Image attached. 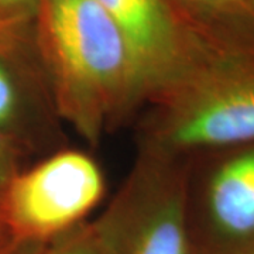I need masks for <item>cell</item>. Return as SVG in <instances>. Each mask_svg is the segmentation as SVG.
I'll return each mask as SVG.
<instances>
[{"label":"cell","mask_w":254,"mask_h":254,"mask_svg":"<svg viewBox=\"0 0 254 254\" xmlns=\"http://www.w3.org/2000/svg\"><path fill=\"white\" fill-rule=\"evenodd\" d=\"M40 0H0V36H17L34 23Z\"/></svg>","instance_id":"obj_10"},{"label":"cell","mask_w":254,"mask_h":254,"mask_svg":"<svg viewBox=\"0 0 254 254\" xmlns=\"http://www.w3.org/2000/svg\"><path fill=\"white\" fill-rule=\"evenodd\" d=\"M63 126L40 58L23 69L0 58V136L47 155L65 147Z\"/></svg>","instance_id":"obj_7"},{"label":"cell","mask_w":254,"mask_h":254,"mask_svg":"<svg viewBox=\"0 0 254 254\" xmlns=\"http://www.w3.org/2000/svg\"><path fill=\"white\" fill-rule=\"evenodd\" d=\"M46 242L17 240L6 254H44Z\"/></svg>","instance_id":"obj_12"},{"label":"cell","mask_w":254,"mask_h":254,"mask_svg":"<svg viewBox=\"0 0 254 254\" xmlns=\"http://www.w3.org/2000/svg\"><path fill=\"white\" fill-rule=\"evenodd\" d=\"M95 1L118 23L134 48L150 98L188 72L208 48L182 23L170 0Z\"/></svg>","instance_id":"obj_6"},{"label":"cell","mask_w":254,"mask_h":254,"mask_svg":"<svg viewBox=\"0 0 254 254\" xmlns=\"http://www.w3.org/2000/svg\"><path fill=\"white\" fill-rule=\"evenodd\" d=\"M36 51L58 116L98 145L145 106L150 86L136 51L95 0H40Z\"/></svg>","instance_id":"obj_1"},{"label":"cell","mask_w":254,"mask_h":254,"mask_svg":"<svg viewBox=\"0 0 254 254\" xmlns=\"http://www.w3.org/2000/svg\"><path fill=\"white\" fill-rule=\"evenodd\" d=\"M44 254H105L93 220H85L47 240Z\"/></svg>","instance_id":"obj_9"},{"label":"cell","mask_w":254,"mask_h":254,"mask_svg":"<svg viewBox=\"0 0 254 254\" xmlns=\"http://www.w3.org/2000/svg\"><path fill=\"white\" fill-rule=\"evenodd\" d=\"M17 240L11 235L10 229L0 216V254H6Z\"/></svg>","instance_id":"obj_13"},{"label":"cell","mask_w":254,"mask_h":254,"mask_svg":"<svg viewBox=\"0 0 254 254\" xmlns=\"http://www.w3.org/2000/svg\"><path fill=\"white\" fill-rule=\"evenodd\" d=\"M105 190V175L95 158L64 147L14 175L0 216L16 240L47 242L85 222Z\"/></svg>","instance_id":"obj_4"},{"label":"cell","mask_w":254,"mask_h":254,"mask_svg":"<svg viewBox=\"0 0 254 254\" xmlns=\"http://www.w3.org/2000/svg\"><path fill=\"white\" fill-rule=\"evenodd\" d=\"M190 33L213 51L254 55V0H178Z\"/></svg>","instance_id":"obj_8"},{"label":"cell","mask_w":254,"mask_h":254,"mask_svg":"<svg viewBox=\"0 0 254 254\" xmlns=\"http://www.w3.org/2000/svg\"><path fill=\"white\" fill-rule=\"evenodd\" d=\"M20 154L21 153L9 140L0 136V203L11 180L21 170L18 167Z\"/></svg>","instance_id":"obj_11"},{"label":"cell","mask_w":254,"mask_h":254,"mask_svg":"<svg viewBox=\"0 0 254 254\" xmlns=\"http://www.w3.org/2000/svg\"><path fill=\"white\" fill-rule=\"evenodd\" d=\"M190 161L138 151L109 206L95 219L105 254H198L188 220Z\"/></svg>","instance_id":"obj_3"},{"label":"cell","mask_w":254,"mask_h":254,"mask_svg":"<svg viewBox=\"0 0 254 254\" xmlns=\"http://www.w3.org/2000/svg\"><path fill=\"white\" fill-rule=\"evenodd\" d=\"M138 151L190 161L254 143V55L206 50L144 106Z\"/></svg>","instance_id":"obj_2"},{"label":"cell","mask_w":254,"mask_h":254,"mask_svg":"<svg viewBox=\"0 0 254 254\" xmlns=\"http://www.w3.org/2000/svg\"><path fill=\"white\" fill-rule=\"evenodd\" d=\"M188 188V220L198 254H254V143L223 151Z\"/></svg>","instance_id":"obj_5"}]
</instances>
